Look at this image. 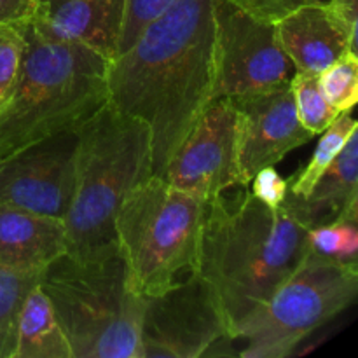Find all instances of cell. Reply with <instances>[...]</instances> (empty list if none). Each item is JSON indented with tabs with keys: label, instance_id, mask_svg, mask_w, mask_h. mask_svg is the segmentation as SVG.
I'll use <instances>...</instances> for the list:
<instances>
[{
	"label": "cell",
	"instance_id": "obj_1",
	"mask_svg": "<svg viewBox=\"0 0 358 358\" xmlns=\"http://www.w3.org/2000/svg\"><path fill=\"white\" fill-rule=\"evenodd\" d=\"M108 101L147 124L152 175L213 98V0H175L108 65Z\"/></svg>",
	"mask_w": 358,
	"mask_h": 358
},
{
	"label": "cell",
	"instance_id": "obj_2",
	"mask_svg": "<svg viewBox=\"0 0 358 358\" xmlns=\"http://www.w3.org/2000/svg\"><path fill=\"white\" fill-rule=\"evenodd\" d=\"M308 250V227L285 201L276 208L250 191L206 203L196 273L215 290L229 339L238 325L292 275Z\"/></svg>",
	"mask_w": 358,
	"mask_h": 358
},
{
	"label": "cell",
	"instance_id": "obj_3",
	"mask_svg": "<svg viewBox=\"0 0 358 358\" xmlns=\"http://www.w3.org/2000/svg\"><path fill=\"white\" fill-rule=\"evenodd\" d=\"M16 83L0 107V161L62 131L77 129L108 100L112 59L76 42L44 38L23 24Z\"/></svg>",
	"mask_w": 358,
	"mask_h": 358
},
{
	"label": "cell",
	"instance_id": "obj_4",
	"mask_svg": "<svg viewBox=\"0 0 358 358\" xmlns=\"http://www.w3.org/2000/svg\"><path fill=\"white\" fill-rule=\"evenodd\" d=\"M150 175L149 128L107 100L77 128L76 184L63 217L66 252L91 255L115 247L122 199Z\"/></svg>",
	"mask_w": 358,
	"mask_h": 358
},
{
	"label": "cell",
	"instance_id": "obj_5",
	"mask_svg": "<svg viewBox=\"0 0 358 358\" xmlns=\"http://www.w3.org/2000/svg\"><path fill=\"white\" fill-rule=\"evenodd\" d=\"M38 287L69 339L72 358H143L145 299L129 289L117 245L91 255L65 252L42 269Z\"/></svg>",
	"mask_w": 358,
	"mask_h": 358
},
{
	"label": "cell",
	"instance_id": "obj_6",
	"mask_svg": "<svg viewBox=\"0 0 358 358\" xmlns=\"http://www.w3.org/2000/svg\"><path fill=\"white\" fill-rule=\"evenodd\" d=\"M206 203L156 175L126 194L115 217V241L133 292L157 296L196 271Z\"/></svg>",
	"mask_w": 358,
	"mask_h": 358
},
{
	"label": "cell",
	"instance_id": "obj_7",
	"mask_svg": "<svg viewBox=\"0 0 358 358\" xmlns=\"http://www.w3.org/2000/svg\"><path fill=\"white\" fill-rule=\"evenodd\" d=\"M358 266L310 257L236 327L243 358H285L306 336L355 303Z\"/></svg>",
	"mask_w": 358,
	"mask_h": 358
},
{
	"label": "cell",
	"instance_id": "obj_8",
	"mask_svg": "<svg viewBox=\"0 0 358 358\" xmlns=\"http://www.w3.org/2000/svg\"><path fill=\"white\" fill-rule=\"evenodd\" d=\"M292 62L275 23H266L229 0H213V98L259 93L290 83Z\"/></svg>",
	"mask_w": 358,
	"mask_h": 358
},
{
	"label": "cell",
	"instance_id": "obj_9",
	"mask_svg": "<svg viewBox=\"0 0 358 358\" xmlns=\"http://www.w3.org/2000/svg\"><path fill=\"white\" fill-rule=\"evenodd\" d=\"M143 299V358H199L229 339L222 304L199 273H187L164 292Z\"/></svg>",
	"mask_w": 358,
	"mask_h": 358
},
{
	"label": "cell",
	"instance_id": "obj_10",
	"mask_svg": "<svg viewBox=\"0 0 358 358\" xmlns=\"http://www.w3.org/2000/svg\"><path fill=\"white\" fill-rule=\"evenodd\" d=\"M163 178L210 201L231 187H247L240 168L238 114L229 98H215L173 154Z\"/></svg>",
	"mask_w": 358,
	"mask_h": 358
},
{
	"label": "cell",
	"instance_id": "obj_11",
	"mask_svg": "<svg viewBox=\"0 0 358 358\" xmlns=\"http://www.w3.org/2000/svg\"><path fill=\"white\" fill-rule=\"evenodd\" d=\"M77 129L30 143L0 161V205L62 219L76 184Z\"/></svg>",
	"mask_w": 358,
	"mask_h": 358
},
{
	"label": "cell",
	"instance_id": "obj_12",
	"mask_svg": "<svg viewBox=\"0 0 358 358\" xmlns=\"http://www.w3.org/2000/svg\"><path fill=\"white\" fill-rule=\"evenodd\" d=\"M238 114L240 168L245 185L264 166H275L290 150L313 138L301 124L290 83L259 93L231 96Z\"/></svg>",
	"mask_w": 358,
	"mask_h": 358
},
{
	"label": "cell",
	"instance_id": "obj_13",
	"mask_svg": "<svg viewBox=\"0 0 358 358\" xmlns=\"http://www.w3.org/2000/svg\"><path fill=\"white\" fill-rule=\"evenodd\" d=\"M122 21L124 0H38L30 24L41 37L87 45L114 59Z\"/></svg>",
	"mask_w": 358,
	"mask_h": 358
},
{
	"label": "cell",
	"instance_id": "obj_14",
	"mask_svg": "<svg viewBox=\"0 0 358 358\" xmlns=\"http://www.w3.org/2000/svg\"><path fill=\"white\" fill-rule=\"evenodd\" d=\"M275 28L296 72L320 73L346 51L357 52V28L331 6H304L276 21Z\"/></svg>",
	"mask_w": 358,
	"mask_h": 358
},
{
	"label": "cell",
	"instance_id": "obj_15",
	"mask_svg": "<svg viewBox=\"0 0 358 358\" xmlns=\"http://www.w3.org/2000/svg\"><path fill=\"white\" fill-rule=\"evenodd\" d=\"M285 205L301 224L315 226L339 220H358V129L324 171L310 194L296 198L287 194Z\"/></svg>",
	"mask_w": 358,
	"mask_h": 358
},
{
	"label": "cell",
	"instance_id": "obj_16",
	"mask_svg": "<svg viewBox=\"0 0 358 358\" xmlns=\"http://www.w3.org/2000/svg\"><path fill=\"white\" fill-rule=\"evenodd\" d=\"M66 252L62 219L0 205V266L41 273Z\"/></svg>",
	"mask_w": 358,
	"mask_h": 358
},
{
	"label": "cell",
	"instance_id": "obj_17",
	"mask_svg": "<svg viewBox=\"0 0 358 358\" xmlns=\"http://www.w3.org/2000/svg\"><path fill=\"white\" fill-rule=\"evenodd\" d=\"M14 358H72L69 339L38 285L28 292L20 311Z\"/></svg>",
	"mask_w": 358,
	"mask_h": 358
},
{
	"label": "cell",
	"instance_id": "obj_18",
	"mask_svg": "<svg viewBox=\"0 0 358 358\" xmlns=\"http://www.w3.org/2000/svg\"><path fill=\"white\" fill-rule=\"evenodd\" d=\"M357 129L358 122L352 115V110L339 112L332 124L320 133L322 136L318 140L317 149H315L313 156L310 157L306 166L294 177V180L289 182V194L296 196V198H304V196L310 194L318 178L331 166V163L336 159L346 140Z\"/></svg>",
	"mask_w": 358,
	"mask_h": 358
},
{
	"label": "cell",
	"instance_id": "obj_19",
	"mask_svg": "<svg viewBox=\"0 0 358 358\" xmlns=\"http://www.w3.org/2000/svg\"><path fill=\"white\" fill-rule=\"evenodd\" d=\"M41 273L0 266V358H14L20 311L28 292L38 285Z\"/></svg>",
	"mask_w": 358,
	"mask_h": 358
},
{
	"label": "cell",
	"instance_id": "obj_20",
	"mask_svg": "<svg viewBox=\"0 0 358 358\" xmlns=\"http://www.w3.org/2000/svg\"><path fill=\"white\" fill-rule=\"evenodd\" d=\"M294 103L301 124L311 133L320 135L332 124L339 112L329 103L320 86V73L294 72L290 79Z\"/></svg>",
	"mask_w": 358,
	"mask_h": 358
},
{
	"label": "cell",
	"instance_id": "obj_21",
	"mask_svg": "<svg viewBox=\"0 0 358 358\" xmlns=\"http://www.w3.org/2000/svg\"><path fill=\"white\" fill-rule=\"evenodd\" d=\"M358 229L357 222L339 220V222L322 224L308 229L306 255L324 261L339 262L346 266L357 264Z\"/></svg>",
	"mask_w": 358,
	"mask_h": 358
},
{
	"label": "cell",
	"instance_id": "obj_22",
	"mask_svg": "<svg viewBox=\"0 0 358 358\" xmlns=\"http://www.w3.org/2000/svg\"><path fill=\"white\" fill-rule=\"evenodd\" d=\"M320 86L338 112H350L358 101V56L346 51L320 72Z\"/></svg>",
	"mask_w": 358,
	"mask_h": 358
},
{
	"label": "cell",
	"instance_id": "obj_23",
	"mask_svg": "<svg viewBox=\"0 0 358 358\" xmlns=\"http://www.w3.org/2000/svg\"><path fill=\"white\" fill-rule=\"evenodd\" d=\"M24 44L23 28L0 23V107L6 103L16 83Z\"/></svg>",
	"mask_w": 358,
	"mask_h": 358
},
{
	"label": "cell",
	"instance_id": "obj_24",
	"mask_svg": "<svg viewBox=\"0 0 358 358\" xmlns=\"http://www.w3.org/2000/svg\"><path fill=\"white\" fill-rule=\"evenodd\" d=\"M173 2L175 0H124V21L119 38V52L126 51L140 31Z\"/></svg>",
	"mask_w": 358,
	"mask_h": 358
},
{
	"label": "cell",
	"instance_id": "obj_25",
	"mask_svg": "<svg viewBox=\"0 0 358 358\" xmlns=\"http://www.w3.org/2000/svg\"><path fill=\"white\" fill-rule=\"evenodd\" d=\"M241 10L266 23H276L304 6H329L332 0H229Z\"/></svg>",
	"mask_w": 358,
	"mask_h": 358
},
{
	"label": "cell",
	"instance_id": "obj_26",
	"mask_svg": "<svg viewBox=\"0 0 358 358\" xmlns=\"http://www.w3.org/2000/svg\"><path fill=\"white\" fill-rule=\"evenodd\" d=\"M250 182L252 194L271 208L282 205L289 194V182L275 170V166L261 168Z\"/></svg>",
	"mask_w": 358,
	"mask_h": 358
},
{
	"label": "cell",
	"instance_id": "obj_27",
	"mask_svg": "<svg viewBox=\"0 0 358 358\" xmlns=\"http://www.w3.org/2000/svg\"><path fill=\"white\" fill-rule=\"evenodd\" d=\"M38 0H0V23L23 27L35 16Z\"/></svg>",
	"mask_w": 358,
	"mask_h": 358
},
{
	"label": "cell",
	"instance_id": "obj_28",
	"mask_svg": "<svg viewBox=\"0 0 358 358\" xmlns=\"http://www.w3.org/2000/svg\"><path fill=\"white\" fill-rule=\"evenodd\" d=\"M357 2L358 0H332L329 6H331V9L334 10L346 24L357 28Z\"/></svg>",
	"mask_w": 358,
	"mask_h": 358
}]
</instances>
